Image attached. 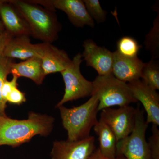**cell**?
Instances as JSON below:
<instances>
[{"mask_svg":"<svg viewBox=\"0 0 159 159\" xmlns=\"http://www.w3.org/2000/svg\"><path fill=\"white\" fill-rule=\"evenodd\" d=\"M55 119L52 116L29 112L25 119L0 116V146L16 148L37 135L48 137L52 132Z\"/></svg>","mask_w":159,"mask_h":159,"instance_id":"cell-1","label":"cell"},{"mask_svg":"<svg viewBox=\"0 0 159 159\" xmlns=\"http://www.w3.org/2000/svg\"><path fill=\"white\" fill-rule=\"evenodd\" d=\"M25 19L31 35L43 43H51L57 40L61 25L54 11L22 0H9Z\"/></svg>","mask_w":159,"mask_h":159,"instance_id":"cell-2","label":"cell"},{"mask_svg":"<svg viewBox=\"0 0 159 159\" xmlns=\"http://www.w3.org/2000/svg\"><path fill=\"white\" fill-rule=\"evenodd\" d=\"M99 100L92 95L87 102L72 108L64 105L59 110L64 128L67 132V139L71 142L80 141L90 136L91 129L98 122L97 114Z\"/></svg>","mask_w":159,"mask_h":159,"instance_id":"cell-3","label":"cell"},{"mask_svg":"<svg viewBox=\"0 0 159 159\" xmlns=\"http://www.w3.org/2000/svg\"><path fill=\"white\" fill-rule=\"evenodd\" d=\"M93 84L92 95H96L99 100V111L115 106L122 107L138 102L128 84L119 80L112 74L98 75Z\"/></svg>","mask_w":159,"mask_h":159,"instance_id":"cell-4","label":"cell"},{"mask_svg":"<svg viewBox=\"0 0 159 159\" xmlns=\"http://www.w3.org/2000/svg\"><path fill=\"white\" fill-rule=\"evenodd\" d=\"M148 125L144 112L138 107L133 130L128 136L117 142V156L126 159H152L145 139Z\"/></svg>","mask_w":159,"mask_h":159,"instance_id":"cell-5","label":"cell"},{"mask_svg":"<svg viewBox=\"0 0 159 159\" xmlns=\"http://www.w3.org/2000/svg\"><path fill=\"white\" fill-rule=\"evenodd\" d=\"M82 58L81 54L78 53L72 60L70 65L61 73L64 82L65 92L62 99L55 106V108L70 101L92 96L93 82L84 78L80 71Z\"/></svg>","mask_w":159,"mask_h":159,"instance_id":"cell-6","label":"cell"},{"mask_svg":"<svg viewBox=\"0 0 159 159\" xmlns=\"http://www.w3.org/2000/svg\"><path fill=\"white\" fill-rule=\"evenodd\" d=\"M137 108L128 105L101 111L99 121L105 123L115 134L117 142L128 136L133 130Z\"/></svg>","mask_w":159,"mask_h":159,"instance_id":"cell-7","label":"cell"},{"mask_svg":"<svg viewBox=\"0 0 159 159\" xmlns=\"http://www.w3.org/2000/svg\"><path fill=\"white\" fill-rule=\"evenodd\" d=\"M29 2L55 11L61 10L67 16L69 20L77 28L95 27V22L89 15L82 0H32Z\"/></svg>","mask_w":159,"mask_h":159,"instance_id":"cell-8","label":"cell"},{"mask_svg":"<svg viewBox=\"0 0 159 159\" xmlns=\"http://www.w3.org/2000/svg\"><path fill=\"white\" fill-rule=\"evenodd\" d=\"M95 149V138L90 135L75 142L54 141L50 155L51 159H87Z\"/></svg>","mask_w":159,"mask_h":159,"instance_id":"cell-9","label":"cell"},{"mask_svg":"<svg viewBox=\"0 0 159 159\" xmlns=\"http://www.w3.org/2000/svg\"><path fill=\"white\" fill-rule=\"evenodd\" d=\"M128 85L134 97L140 101L147 114L146 121L148 124L159 125V95L157 90L151 88L138 79L128 83Z\"/></svg>","mask_w":159,"mask_h":159,"instance_id":"cell-10","label":"cell"},{"mask_svg":"<svg viewBox=\"0 0 159 159\" xmlns=\"http://www.w3.org/2000/svg\"><path fill=\"white\" fill-rule=\"evenodd\" d=\"M82 57L88 66L96 70L98 75L112 74L113 52L104 47H99L93 40H86L83 43Z\"/></svg>","mask_w":159,"mask_h":159,"instance_id":"cell-11","label":"cell"},{"mask_svg":"<svg viewBox=\"0 0 159 159\" xmlns=\"http://www.w3.org/2000/svg\"><path fill=\"white\" fill-rule=\"evenodd\" d=\"M48 43H31L29 36L27 35L12 37L6 45L3 54L10 59L23 61L34 57L41 58Z\"/></svg>","mask_w":159,"mask_h":159,"instance_id":"cell-12","label":"cell"},{"mask_svg":"<svg viewBox=\"0 0 159 159\" xmlns=\"http://www.w3.org/2000/svg\"><path fill=\"white\" fill-rule=\"evenodd\" d=\"M0 18L5 30L12 37L31 35L26 20L9 1L0 0Z\"/></svg>","mask_w":159,"mask_h":159,"instance_id":"cell-13","label":"cell"},{"mask_svg":"<svg viewBox=\"0 0 159 159\" xmlns=\"http://www.w3.org/2000/svg\"><path fill=\"white\" fill-rule=\"evenodd\" d=\"M144 63L138 57H128L113 52L111 73L116 78L125 83L140 79Z\"/></svg>","mask_w":159,"mask_h":159,"instance_id":"cell-14","label":"cell"},{"mask_svg":"<svg viewBox=\"0 0 159 159\" xmlns=\"http://www.w3.org/2000/svg\"><path fill=\"white\" fill-rule=\"evenodd\" d=\"M42 66L46 76L61 73L71 63L72 59L64 50L48 43L41 58Z\"/></svg>","mask_w":159,"mask_h":159,"instance_id":"cell-15","label":"cell"},{"mask_svg":"<svg viewBox=\"0 0 159 159\" xmlns=\"http://www.w3.org/2000/svg\"><path fill=\"white\" fill-rule=\"evenodd\" d=\"M10 74L18 78L25 77L29 78L37 85H41L45 78L41 59L34 57L20 63H11Z\"/></svg>","mask_w":159,"mask_h":159,"instance_id":"cell-16","label":"cell"},{"mask_svg":"<svg viewBox=\"0 0 159 159\" xmlns=\"http://www.w3.org/2000/svg\"><path fill=\"white\" fill-rule=\"evenodd\" d=\"M98 137L99 151L102 155L110 159L117 157L116 138L111 129L105 123L98 121L93 127Z\"/></svg>","mask_w":159,"mask_h":159,"instance_id":"cell-17","label":"cell"},{"mask_svg":"<svg viewBox=\"0 0 159 159\" xmlns=\"http://www.w3.org/2000/svg\"><path fill=\"white\" fill-rule=\"evenodd\" d=\"M142 80L151 88L159 89V62L157 59L151 58L149 61L144 63L142 69Z\"/></svg>","mask_w":159,"mask_h":159,"instance_id":"cell-18","label":"cell"},{"mask_svg":"<svg viewBox=\"0 0 159 159\" xmlns=\"http://www.w3.org/2000/svg\"><path fill=\"white\" fill-rule=\"evenodd\" d=\"M144 45L146 50L150 52L152 58H159V15L155 19L153 26L145 36Z\"/></svg>","mask_w":159,"mask_h":159,"instance_id":"cell-19","label":"cell"},{"mask_svg":"<svg viewBox=\"0 0 159 159\" xmlns=\"http://www.w3.org/2000/svg\"><path fill=\"white\" fill-rule=\"evenodd\" d=\"M142 46L133 37L123 36L117 43V51L122 56L128 57H138Z\"/></svg>","mask_w":159,"mask_h":159,"instance_id":"cell-20","label":"cell"},{"mask_svg":"<svg viewBox=\"0 0 159 159\" xmlns=\"http://www.w3.org/2000/svg\"><path fill=\"white\" fill-rule=\"evenodd\" d=\"M12 59L0 55V116H6V102L3 100L1 95V89L3 83L7 80L8 75L10 74Z\"/></svg>","mask_w":159,"mask_h":159,"instance_id":"cell-21","label":"cell"},{"mask_svg":"<svg viewBox=\"0 0 159 159\" xmlns=\"http://www.w3.org/2000/svg\"><path fill=\"white\" fill-rule=\"evenodd\" d=\"M84 3L89 15L98 24L104 22L107 12L104 10L98 0H84Z\"/></svg>","mask_w":159,"mask_h":159,"instance_id":"cell-22","label":"cell"},{"mask_svg":"<svg viewBox=\"0 0 159 159\" xmlns=\"http://www.w3.org/2000/svg\"><path fill=\"white\" fill-rule=\"evenodd\" d=\"M158 126L152 124V134L148 139V145L152 159H159V130Z\"/></svg>","mask_w":159,"mask_h":159,"instance_id":"cell-23","label":"cell"},{"mask_svg":"<svg viewBox=\"0 0 159 159\" xmlns=\"http://www.w3.org/2000/svg\"><path fill=\"white\" fill-rule=\"evenodd\" d=\"M6 101L14 105H21L26 101L25 94L16 88L8 95Z\"/></svg>","mask_w":159,"mask_h":159,"instance_id":"cell-24","label":"cell"},{"mask_svg":"<svg viewBox=\"0 0 159 159\" xmlns=\"http://www.w3.org/2000/svg\"><path fill=\"white\" fill-rule=\"evenodd\" d=\"M17 77L13 76L12 79L10 81L6 80L3 83L1 89V95L3 100L7 103L6 99L8 95L14 89L17 88Z\"/></svg>","mask_w":159,"mask_h":159,"instance_id":"cell-25","label":"cell"},{"mask_svg":"<svg viewBox=\"0 0 159 159\" xmlns=\"http://www.w3.org/2000/svg\"><path fill=\"white\" fill-rule=\"evenodd\" d=\"M12 38L6 31L0 35V55L3 54L6 45Z\"/></svg>","mask_w":159,"mask_h":159,"instance_id":"cell-26","label":"cell"},{"mask_svg":"<svg viewBox=\"0 0 159 159\" xmlns=\"http://www.w3.org/2000/svg\"><path fill=\"white\" fill-rule=\"evenodd\" d=\"M87 159H126L123 156H117L114 159L108 158L102 155L99 151V148L95 149L93 152L91 154V155Z\"/></svg>","mask_w":159,"mask_h":159,"instance_id":"cell-27","label":"cell"},{"mask_svg":"<svg viewBox=\"0 0 159 159\" xmlns=\"http://www.w3.org/2000/svg\"><path fill=\"white\" fill-rule=\"evenodd\" d=\"M5 31H6V30H5V27L2 22L1 18H0V35L3 34Z\"/></svg>","mask_w":159,"mask_h":159,"instance_id":"cell-28","label":"cell"}]
</instances>
